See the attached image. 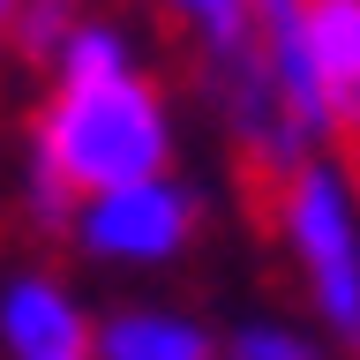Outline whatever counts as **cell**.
Listing matches in <instances>:
<instances>
[{"label": "cell", "instance_id": "8992f818", "mask_svg": "<svg viewBox=\"0 0 360 360\" xmlns=\"http://www.w3.org/2000/svg\"><path fill=\"white\" fill-rule=\"evenodd\" d=\"M90 360H218L210 330L188 315H158V308H128L90 323Z\"/></svg>", "mask_w": 360, "mask_h": 360}, {"label": "cell", "instance_id": "277c9868", "mask_svg": "<svg viewBox=\"0 0 360 360\" xmlns=\"http://www.w3.org/2000/svg\"><path fill=\"white\" fill-rule=\"evenodd\" d=\"M308 68L323 98V135H360V0H308Z\"/></svg>", "mask_w": 360, "mask_h": 360}, {"label": "cell", "instance_id": "ba28073f", "mask_svg": "<svg viewBox=\"0 0 360 360\" xmlns=\"http://www.w3.org/2000/svg\"><path fill=\"white\" fill-rule=\"evenodd\" d=\"M233 360H323V345H308L300 330H278V323H255L233 338Z\"/></svg>", "mask_w": 360, "mask_h": 360}, {"label": "cell", "instance_id": "5b68a950", "mask_svg": "<svg viewBox=\"0 0 360 360\" xmlns=\"http://www.w3.org/2000/svg\"><path fill=\"white\" fill-rule=\"evenodd\" d=\"M0 353L8 360H90V315L45 278L0 292Z\"/></svg>", "mask_w": 360, "mask_h": 360}, {"label": "cell", "instance_id": "52a82bcc", "mask_svg": "<svg viewBox=\"0 0 360 360\" xmlns=\"http://www.w3.org/2000/svg\"><path fill=\"white\" fill-rule=\"evenodd\" d=\"M173 30L195 38V60H218V53H240L255 38V15H248V0H158Z\"/></svg>", "mask_w": 360, "mask_h": 360}, {"label": "cell", "instance_id": "6da1fadb", "mask_svg": "<svg viewBox=\"0 0 360 360\" xmlns=\"http://www.w3.org/2000/svg\"><path fill=\"white\" fill-rule=\"evenodd\" d=\"M173 158L165 98L128 68V45L83 22L53 68V98L30 120V210L45 233H68L90 195L158 180Z\"/></svg>", "mask_w": 360, "mask_h": 360}, {"label": "cell", "instance_id": "9c48e42d", "mask_svg": "<svg viewBox=\"0 0 360 360\" xmlns=\"http://www.w3.org/2000/svg\"><path fill=\"white\" fill-rule=\"evenodd\" d=\"M0 38H8V8H0Z\"/></svg>", "mask_w": 360, "mask_h": 360}, {"label": "cell", "instance_id": "3957f363", "mask_svg": "<svg viewBox=\"0 0 360 360\" xmlns=\"http://www.w3.org/2000/svg\"><path fill=\"white\" fill-rule=\"evenodd\" d=\"M98 255H128V263H158V255H180L188 233H195V202L180 195L173 180H135V188H112V195H90L83 218H75Z\"/></svg>", "mask_w": 360, "mask_h": 360}, {"label": "cell", "instance_id": "30bf717a", "mask_svg": "<svg viewBox=\"0 0 360 360\" xmlns=\"http://www.w3.org/2000/svg\"><path fill=\"white\" fill-rule=\"evenodd\" d=\"M0 8H8V15H15V0H0Z\"/></svg>", "mask_w": 360, "mask_h": 360}, {"label": "cell", "instance_id": "7a4b0ae2", "mask_svg": "<svg viewBox=\"0 0 360 360\" xmlns=\"http://www.w3.org/2000/svg\"><path fill=\"white\" fill-rule=\"evenodd\" d=\"M270 240L292 248L315 315H323L338 330V345L360 360V225H353V202H345V180L323 173V165H300V173L285 180V195H278Z\"/></svg>", "mask_w": 360, "mask_h": 360}]
</instances>
